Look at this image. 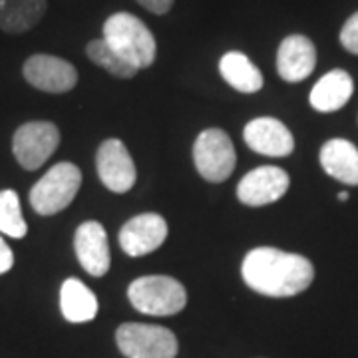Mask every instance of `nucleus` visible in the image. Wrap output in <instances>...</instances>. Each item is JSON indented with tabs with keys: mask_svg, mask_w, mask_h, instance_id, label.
<instances>
[{
	"mask_svg": "<svg viewBox=\"0 0 358 358\" xmlns=\"http://www.w3.org/2000/svg\"><path fill=\"white\" fill-rule=\"evenodd\" d=\"M241 275L245 285L255 293L285 299L307 291L315 279V267L307 257L257 247L245 255Z\"/></svg>",
	"mask_w": 358,
	"mask_h": 358,
	"instance_id": "nucleus-1",
	"label": "nucleus"
},
{
	"mask_svg": "<svg viewBox=\"0 0 358 358\" xmlns=\"http://www.w3.org/2000/svg\"><path fill=\"white\" fill-rule=\"evenodd\" d=\"M103 40L138 70L154 64L157 44L154 34L138 16L115 13L103 22Z\"/></svg>",
	"mask_w": 358,
	"mask_h": 358,
	"instance_id": "nucleus-2",
	"label": "nucleus"
},
{
	"mask_svg": "<svg viewBox=\"0 0 358 358\" xmlns=\"http://www.w3.org/2000/svg\"><path fill=\"white\" fill-rule=\"evenodd\" d=\"M129 303L143 315L152 317H171L181 313L187 305L185 287L166 275H148L129 285Z\"/></svg>",
	"mask_w": 358,
	"mask_h": 358,
	"instance_id": "nucleus-3",
	"label": "nucleus"
},
{
	"mask_svg": "<svg viewBox=\"0 0 358 358\" xmlns=\"http://www.w3.org/2000/svg\"><path fill=\"white\" fill-rule=\"evenodd\" d=\"M82 185L80 167L62 162L50 167L30 189V205L38 215H56L74 201Z\"/></svg>",
	"mask_w": 358,
	"mask_h": 358,
	"instance_id": "nucleus-4",
	"label": "nucleus"
},
{
	"mask_svg": "<svg viewBox=\"0 0 358 358\" xmlns=\"http://www.w3.org/2000/svg\"><path fill=\"white\" fill-rule=\"evenodd\" d=\"M115 343L126 358H176L178 338L166 327L126 322L115 331Z\"/></svg>",
	"mask_w": 358,
	"mask_h": 358,
	"instance_id": "nucleus-5",
	"label": "nucleus"
},
{
	"mask_svg": "<svg viewBox=\"0 0 358 358\" xmlns=\"http://www.w3.org/2000/svg\"><path fill=\"white\" fill-rule=\"evenodd\" d=\"M193 162L205 181L221 183L229 179L237 162L233 141L223 129H203L193 145Z\"/></svg>",
	"mask_w": 358,
	"mask_h": 358,
	"instance_id": "nucleus-6",
	"label": "nucleus"
},
{
	"mask_svg": "<svg viewBox=\"0 0 358 358\" xmlns=\"http://www.w3.org/2000/svg\"><path fill=\"white\" fill-rule=\"evenodd\" d=\"M60 145V129L52 122H28L14 131L13 154L20 167L34 171L42 167Z\"/></svg>",
	"mask_w": 358,
	"mask_h": 358,
	"instance_id": "nucleus-7",
	"label": "nucleus"
},
{
	"mask_svg": "<svg viewBox=\"0 0 358 358\" xmlns=\"http://www.w3.org/2000/svg\"><path fill=\"white\" fill-rule=\"evenodd\" d=\"M24 80L48 94H66L76 88L78 72L64 58L52 54H34L22 66Z\"/></svg>",
	"mask_w": 358,
	"mask_h": 358,
	"instance_id": "nucleus-8",
	"label": "nucleus"
},
{
	"mask_svg": "<svg viewBox=\"0 0 358 358\" xmlns=\"http://www.w3.org/2000/svg\"><path fill=\"white\" fill-rule=\"evenodd\" d=\"M96 167L103 185L114 193L129 192L138 179L136 164L129 155L128 148L124 145V141L115 138L102 141L96 154Z\"/></svg>",
	"mask_w": 358,
	"mask_h": 358,
	"instance_id": "nucleus-9",
	"label": "nucleus"
},
{
	"mask_svg": "<svg viewBox=\"0 0 358 358\" xmlns=\"http://www.w3.org/2000/svg\"><path fill=\"white\" fill-rule=\"evenodd\" d=\"M289 173L275 166H263L251 169L237 185V197L243 205L263 207L279 201L289 189Z\"/></svg>",
	"mask_w": 358,
	"mask_h": 358,
	"instance_id": "nucleus-10",
	"label": "nucleus"
},
{
	"mask_svg": "<svg viewBox=\"0 0 358 358\" xmlns=\"http://www.w3.org/2000/svg\"><path fill=\"white\" fill-rule=\"evenodd\" d=\"M167 237L166 219L157 213L136 215L120 229V245L129 257H143L159 249Z\"/></svg>",
	"mask_w": 358,
	"mask_h": 358,
	"instance_id": "nucleus-11",
	"label": "nucleus"
},
{
	"mask_svg": "<svg viewBox=\"0 0 358 358\" xmlns=\"http://www.w3.org/2000/svg\"><path fill=\"white\" fill-rule=\"evenodd\" d=\"M74 249L82 268L92 277H103L110 268L112 257L108 247V235L102 223L84 221L74 235Z\"/></svg>",
	"mask_w": 358,
	"mask_h": 358,
	"instance_id": "nucleus-12",
	"label": "nucleus"
},
{
	"mask_svg": "<svg viewBox=\"0 0 358 358\" xmlns=\"http://www.w3.org/2000/svg\"><path fill=\"white\" fill-rule=\"evenodd\" d=\"M245 143L261 155L285 157L293 154L294 140L289 128L275 117H257L245 126Z\"/></svg>",
	"mask_w": 358,
	"mask_h": 358,
	"instance_id": "nucleus-13",
	"label": "nucleus"
},
{
	"mask_svg": "<svg viewBox=\"0 0 358 358\" xmlns=\"http://www.w3.org/2000/svg\"><path fill=\"white\" fill-rule=\"evenodd\" d=\"M317 66V48L303 34L282 40L277 52V72L285 82H303Z\"/></svg>",
	"mask_w": 358,
	"mask_h": 358,
	"instance_id": "nucleus-14",
	"label": "nucleus"
},
{
	"mask_svg": "<svg viewBox=\"0 0 358 358\" xmlns=\"http://www.w3.org/2000/svg\"><path fill=\"white\" fill-rule=\"evenodd\" d=\"M320 166L346 185H358V148L348 140H329L320 148Z\"/></svg>",
	"mask_w": 358,
	"mask_h": 358,
	"instance_id": "nucleus-15",
	"label": "nucleus"
},
{
	"mask_svg": "<svg viewBox=\"0 0 358 358\" xmlns=\"http://www.w3.org/2000/svg\"><path fill=\"white\" fill-rule=\"evenodd\" d=\"M355 82L345 70H331L310 90V106L319 112H336L348 103Z\"/></svg>",
	"mask_w": 358,
	"mask_h": 358,
	"instance_id": "nucleus-16",
	"label": "nucleus"
},
{
	"mask_svg": "<svg viewBox=\"0 0 358 358\" xmlns=\"http://www.w3.org/2000/svg\"><path fill=\"white\" fill-rule=\"evenodd\" d=\"M46 0H0V30L24 34L46 14Z\"/></svg>",
	"mask_w": 358,
	"mask_h": 358,
	"instance_id": "nucleus-17",
	"label": "nucleus"
},
{
	"mask_svg": "<svg viewBox=\"0 0 358 358\" xmlns=\"http://www.w3.org/2000/svg\"><path fill=\"white\" fill-rule=\"evenodd\" d=\"M60 310L68 322H90L98 315V296L80 279H66L60 287Z\"/></svg>",
	"mask_w": 358,
	"mask_h": 358,
	"instance_id": "nucleus-18",
	"label": "nucleus"
},
{
	"mask_svg": "<svg viewBox=\"0 0 358 358\" xmlns=\"http://www.w3.org/2000/svg\"><path fill=\"white\" fill-rule=\"evenodd\" d=\"M219 72L231 88L243 94H255L263 88V74L243 52H227L219 60Z\"/></svg>",
	"mask_w": 358,
	"mask_h": 358,
	"instance_id": "nucleus-19",
	"label": "nucleus"
},
{
	"mask_svg": "<svg viewBox=\"0 0 358 358\" xmlns=\"http://www.w3.org/2000/svg\"><path fill=\"white\" fill-rule=\"evenodd\" d=\"M86 54H88V58L94 64L103 68L106 72H110V74L115 78L129 80V78H134L140 72L136 66L129 64L126 58H122V56H120V54H117V52H115L103 38L88 42Z\"/></svg>",
	"mask_w": 358,
	"mask_h": 358,
	"instance_id": "nucleus-20",
	"label": "nucleus"
},
{
	"mask_svg": "<svg viewBox=\"0 0 358 358\" xmlns=\"http://www.w3.org/2000/svg\"><path fill=\"white\" fill-rule=\"evenodd\" d=\"M0 233L13 239H22L28 233V225L20 209V199L14 189L0 192Z\"/></svg>",
	"mask_w": 358,
	"mask_h": 358,
	"instance_id": "nucleus-21",
	"label": "nucleus"
},
{
	"mask_svg": "<svg viewBox=\"0 0 358 358\" xmlns=\"http://www.w3.org/2000/svg\"><path fill=\"white\" fill-rule=\"evenodd\" d=\"M341 44L350 54L358 56V13H355L343 26L341 30Z\"/></svg>",
	"mask_w": 358,
	"mask_h": 358,
	"instance_id": "nucleus-22",
	"label": "nucleus"
},
{
	"mask_svg": "<svg viewBox=\"0 0 358 358\" xmlns=\"http://www.w3.org/2000/svg\"><path fill=\"white\" fill-rule=\"evenodd\" d=\"M138 4H141L145 10H150L152 14H167L171 10V6H173V2L176 0H136Z\"/></svg>",
	"mask_w": 358,
	"mask_h": 358,
	"instance_id": "nucleus-23",
	"label": "nucleus"
},
{
	"mask_svg": "<svg viewBox=\"0 0 358 358\" xmlns=\"http://www.w3.org/2000/svg\"><path fill=\"white\" fill-rule=\"evenodd\" d=\"M14 265V253L13 249L6 245V241L0 237V275L8 273Z\"/></svg>",
	"mask_w": 358,
	"mask_h": 358,
	"instance_id": "nucleus-24",
	"label": "nucleus"
},
{
	"mask_svg": "<svg viewBox=\"0 0 358 358\" xmlns=\"http://www.w3.org/2000/svg\"><path fill=\"white\" fill-rule=\"evenodd\" d=\"M338 199H341V201H346V199H348V193L341 192L338 193Z\"/></svg>",
	"mask_w": 358,
	"mask_h": 358,
	"instance_id": "nucleus-25",
	"label": "nucleus"
}]
</instances>
